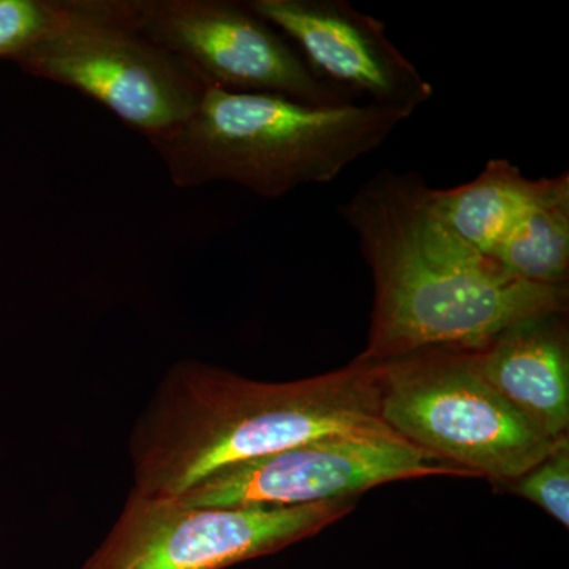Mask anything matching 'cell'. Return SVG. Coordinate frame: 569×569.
<instances>
[{"mask_svg": "<svg viewBox=\"0 0 569 569\" xmlns=\"http://www.w3.org/2000/svg\"><path fill=\"white\" fill-rule=\"evenodd\" d=\"M417 173L381 170L339 208L373 280L367 361L479 348L533 318L568 313L569 288L529 282L462 241Z\"/></svg>", "mask_w": 569, "mask_h": 569, "instance_id": "obj_1", "label": "cell"}, {"mask_svg": "<svg viewBox=\"0 0 569 569\" xmlns=\"http://www.w3.org/2000/svg\"><path fill=\"white\" fill-rule=\"evenodd\" d=\"M516 496L545 509L561 526H569V443L561 445L529 471L509 482Z\"/></svg>", "mask_w": 569, "mask_h": 569, "instance_id": "obj_14", "label": "cell"}, {"mask_svg": "<svg viewBox=\"0 0 569 569\" xmlns=\"http://www.w3.org/2000/svg\"><path fill=\"white\" fill-rule=\"evenodd\" d=\"M127 17L206 88L272 93L313 107L356 103L307 66L249 3L233 0H122Z\"/></svg>", "mask_w": 569, "mask_h": 569, "instance_id": "obj_7", "label": "cell"}, {"mask_svg": "<svg viewBox=\"0 0 569 569\" xmlns=\"http://www.w3.org/2000/svg\"><path fill=\"white\" fill-rule=\"evenodd\" d=\"M542 179H530L507 159H492L473 181L429 189V206L452 233L492 254L501 239L537 200Z\"/></svg>", "mask_w": 569, "mask_h": 569, "instance_id": "obj_11", "label": "cell"}, {"mask_svg": "<svg viewBox=\"0 0 569 569\" xmlns=\"http://www.w3.org/2000/svg\"><path fill=\"white\" fill-rule=\"evenodd\" d=\"M321 80L353 102L413 116L433 96L421 71L389 39L387 26L347 0H250Z\"/></svg>", "mask_w": 569, "mask_h": 569, "instance_id": "obj_9", "label": "cell"}, {"mask_svg": "<svg viewBox=\"0 0 569 569\" xmlns=\"http://www.w3.org/2000/svg\"><path fill=\"white\" fill-rule=\"evenodd\" d=\"M490 257L529 282L567 287L569 174L542 178L541 190Z\"/></svg>", "mask_w": 569, "mask_h": 569, "instance_id": "obj_12", "label": "cell"}, {"mask_svg": "<svg viewBox=\"0 0 569 569\" xmlns=\"http://www.w3.org/2000/svg\"><path fill=\"white\" fill-rule=\"evenodd\" d=\"M471 356L481 377L539 433L568 438L567 313L522 321L486 346L471 348Z\"/></svg>", "mask_w": 569, "mask_h": 569, "instance_id": "obj_10", "label": "cell"}, {"mask_svg": "<svg viewBox=\"0 0 569 569\" xmlns=\"http://www.w3.org/2000/svg\"><path fill=\"white\" fill-rule=\"evenodd\" d=\"M410 119L376 104L313 107L206 88L192 114L151 144L176 187L231 182L263 198L335 181Z\"/></svg>", "mask_w": 569, "mask_h": 569, "instance_id": "obj_3", "label": "cell"}, {"mask_svg": "<svg viewBox=\"0 0 569 569\" xmlns=\"http://www.w3.org/2000/svg\"><path fill=\"white\" fill-rule=\"evenodd\" d=\"M378 365L385 425L470 477L507 486L569 443L542 436L520 417L478 372L471 348L419 351Z\"/></svg>", "mask_w": 569, "mask_h": 569, "instance_id": "obj_4", "label": "cell"}, {"mask_svg": "<svg viewBox=\"0 0 569 569\" xmlns=\"http://www.w3.org/2000/svg\"><path fill=\"white\" fill-rule=\"evenodd\" d=\"M11 62L96 100L151 142L181 126L206 91L130 21L122 0H63L58 26Z\"/></svg>", "mask_w": 569, "mask_h": 569, "instance_id": "obj_5", "label": "cell"}, {"mask_svg": "<svg viewBox=\"0 0 569 569\" xmlns=\"http://www.w3.org/2000/svg\"><path fill=\"white\" fill-rule=\"evenodd\" d=\"M448 475L470 477L396 432L340 433L224 468L176 498L201 508L307 507L402 479Z\"/></svg>", "mask_w": 569, "mask_h": 569, "instance_id": "obj_8", "label": "cell"}, {"mask_svg": "<svg viewBox=\"0 0 569 569\" xmlns=\"http://www.w3.org/2000/svg\"><path fill=\"white\" fill-rule=\"evenodd\" d=\"M380 365L269 383L186 359L168 369L129 437L133 489L179 497L249 460L340 433L395 432L380 415Z\"/></svg>", "mask_w": 569, "mask_h": 569, "instance_id": "obj_2", "label": "cell"}, {"mask_svg": "<svg viewBox=\"0 0 569 569\" xmlns=\"http://www.w3.org/2000/svg\"><path fill=\"white\" fill-rule=\"evenodd\" d=\"M63 0H0V59L17 58L58 26Z\"/></svg>", "mask_w": 569, "mask_h": 569, "instance_id": "obj_13", "label": "cell"}, {"mask_svg": "<svg viewBox=\"0 0 569 569\" xmlns=\"http://www.w3.org/2000/svg\"><path fill=\"white\" fill-rule=\"evenodd\" d=\"M355 498L291 508H201L132 489L110 533L78 569H227L316 537Z\"/></svg>", "mask_w": 569, "mask_h": 569, "instance_id": "obj_6", "label": "cell"}]
</instances>
